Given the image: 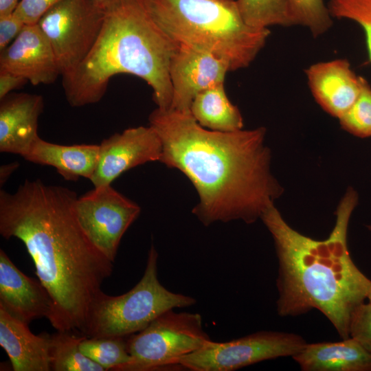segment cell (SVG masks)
<instances>
[{
    "instance_id": "obj_12",
    "label": "cell",
    "mask_w": 371,
    "mask_h": 371,
    "mask_svg": "<svg viewBox=\"0 0 371 371\" xmlns=\"http://www.w3.org/2000/svg\"><path fill=\"white\" fill-rule=\"evenodd\" d=\"M228 64L204 51L184 45L179 47L170 65L172 99L170 109L190 112L192 100L201 91L224 83Z\"/></svg>"
},
{
    "instance_id": "obj_21",
    "label": "cell",
    "mask_w": 371,
    "mask_h": 371,
    "mask_svg": "<svg viewBox=\"0 0 371 371\" xmlns=\"http://www.w3.org/2000/svg\"><path fill=\"white\" fill-rule=\"evenodd\" d=\"M85 335L71 331H57L50 335L51 370L53 371H105L99 364L86 357L80 349Z\"/></svg>"
},
{
    "instance_id": "obj_15",
    "label": "cell",
    "mask_w": 371,
    "mask_h": 371,
    "mask_svg": "<svg viewBox=\"0 0 371 371\" xmlns=\"http://www.w3.org/2000/svg\"><path fill=\"white\" fill-rule=\"evenodd\" d=\"M52 299L39 280L27 276L0 249V306L20 321L29 324L48 317Z\"/></svg>"
},
{
    "instance_id": "obj_32",
    "label": "cell",
    "mask_w": 371,
    "mask_h": 371,
    "mask_svg": "<svg viewBox=\"0 0 371 371\" xmlns=\"http://www.w3.org/2000/svg\"><path fill=\"white\" fill-rule=\"evenodd\" d=\"M17 162L2 165L0 168L1 185L3 184L12 175V173L19 167Z\"/></svg>"
},
{
    "instance_id": "obj_16",
    "label": "cell",
    "mask_w": 371,
    "mask_h": 371,
    "mask_svg": "<svg viewBox=\"0 0 371 371\" xmlns=\"http://www.w3.org/2000/svg\"><path fill=\"white\" fill-rule=\"evenodd\" d=\"M44 107L41 95L10 93L0 102V151L24 157L39 137L38 120Z\"/></svg>"
},
{
    "instance_id": "obj_6",
    "label": "cell",
    "mask_w": 371,
    "mask_h": 371,
    "mask_svg": "<svg viewBox=\"0 0 371 371\" xmlns=\"http://www.w3.org/2000/svg\"><path fill=\"white\" fill-rule=\"evenodd\" d=\"M158 253L151 245L144 275L128 292L112 296L101 291L93 299L82 330L91 337H127L144 329L163 313L192 306L195 299L166 289L157 273Z\"/></svg>"
},
{
    "instance_id": "obj_19",
    "label": "cell",
    "mask_w": 371,
    "mask_h": 371,
    "mask_svg": "<svg viewBox=\"0 0 371 371\" xmlns=\"http://www.w3.org/2000/svg\"><path fill=\"white\" fill-rule=\"evenodd\" d=\"M99 153L100 145H60L39 137L23 158L55 168L66 181H77L79 177L90 180L95 172Z\"/></svg>"
},
{
    "instance_id": "obj_30",
    "label": "cell",
    "mask_w": 371,
    "mask_h": 371,
    "mask_svg": "<svg viewBox=\"0 0 371 371\" xmlns=\"http://www.w3.org/2000/svg\"><path fill=\"white\" fill-rule=\"evenodd\" d=\"M27 82L25 78L13 73L0 71V100Z\"/></svg>"
},
{
    "instance_id": "obj_14",
    "label": "cell",
    "mask_w": 371,
    "mask_h": 371,
    "mask_svg": "<svg viewBox=\"0 0 371 371\" xmlns=\"http://www.w3.org/2000/svg\"><path fill=\"white\" fill-rule=\"evenodd\" d=\"M305 74L317 104L337 119L355 102L365 80L353 71L344 58L312 64L306 69Z\"/></svg>"
},
{
    "instance_id": "obj_1",
    "label": "cell",
    "mask_w": 371,
    "mask_h": 371,
    "mask_svg": "<svg viewBox=\"0 0 371 371\" xmlns=\"http://www.w3.org/2000/svg\"><path fill=\"white\" fill-rule=\"evenodd\" d=\"M76 193L40 179L14 193L0 191V234L16 238L33 260L52 302L47 318L57 331L82 330L113 262L90 241L75 213Z\"/></svg>"
},
{
    "instance_id": "obj_13",
    "label": "cell",
    "mask_w": 371,
    "mask_h": 371,
    "mask_svg": "<svg viewBox=\"0 0 371 371\" xmlns=\"http://www.w3.org/2000/svg\"><path fill=\"white\" fill-rule=\"evenodd\" d=\"M0 71L22 76L33 85L53 83L61 76L51 45L37 23L25 24L0 51Z\"/></svg>"
},
{
    "instance_id": "obj_29",
    "label": "cell",
    "mask_w": 371,
    "mask_h": 371,
    "mask_svg": "<svg viewBox=\"0 0 371 371\" xmlns=\"http://www.w3.org/2000/svg\"><path fill=\"white\" fill-rule=\"evenodd\" d=\"M25 25L14 13L0 17V51L14 41Z\"/></svg>"
},
{
    "instance_id": "obj_18",
    "label": "cell",
    "mask_w": 371,
    "mask_h": 371,
    "mask_svg": "<svg viewBox=\"0 0 371 371\" xmlns=\"http://www.w3.org/2000/svg\"><path fill=\"white\" fill-rule=\"evenodd\" d=\"M293 359L304 371H371V355L351 337L306 343Z\"/></svg>"
},
{
    "instance_id": "obj_5",
    "label": "cell",
    "mask_w": 371,
    "mask_h": 371,
    "mask_svg": "<svg viewBox=\"0 0 371 371\" xmlns=\"http://www.w3.org/2000/svg\"><path fill=\"white\" fill-rule=\"evenodd\" d=\"M152 16L179 45L210 53L230 71L247 67L265 47L269 29L243 19L236 0H146Z\"/></svg>"
},
{
    "instance_id": "obj_7",
    "label": "cell",
    "mask_w": 371,
    "mask_h": 371,
    "mask_svg": "<svg viewBox=\"0 0 371 371\" xmlns=\"http://www.w3.org/2000/svg\"><path fill=\"white\" fill-rule=\"evenodd\" d=\"M211 340L199 313L170 309L128 336L132 361L122 371H148L179 366V360Z\"/></svg>"
},
{
    "instance_id": "obj_17",
    "label": "cell",
    "mask_w": 371,
    "mask_h": 371,
    "mask_svg": "<svg viewBox=\"0 0 371 371\" xmlns=\"http://www.w3.org/2000/svg\"><path fill=\"white\" fill-rule=\"evenodd\" d=\"M50 344V335L33 334L28 324L0 306V346L14 371L52 370Z\"/></svg>"
},
{
    "instance_id": "obj_31",
    "label": "cell",
    "mask_w": 371,
    "mask_h": 371,
    "mask_svg": "<svg viewBox=\"0 0 371 371\" xmlns=\"http://www.w3.org/2000/svg\"><path fill=\"white\" fill-rule=\"evenodd\" d=\"M19 1L20 0H0V17L14 13Z\"/></svg>"
},
{
    "instance_id": "obj_9",
    "label": "cell",
    "mask_w": 371,
    "mask_h": 371,
    "mask_svg": "<svg viewBox=\"0 0 371 371\" xmlns=\"http://www.w3.org/2000/svg\"><path fill=\"white\" fill-rule=\"evenodd\" d=\"M300 335L261 330L225 342L210 340L179 365L192 371H232L265 360L291 357L306 344Z\"/></svg>"
},
{
    "instance_id": "obj_3",
    "label": "cell",
    "mask_w": 371,
    "mask_h": 371,
    "mask_svg": "<svg viewBox=\"0 0 371 371\" xmlns=\"http://www.w3.org/2000/svg\"><path fill=\"white\" fill-rule=\"evenodd\" d=\"M357 203V192L349 188L337 207L334 227L324 240L294 229L274 205L262 213L260 219L271 235L278 260L276 304L280 316L317 309L341 339L349 337L351 313L371 289V280L354 263L348 248V224Z\"/></svg>"
},
{
    "instance_id": "obj_34",
    "label": "cell",
    "mask_w": 371,
    "mask_h": 371,
    "mask_svg": "<svg viewBox=\"0 0 371 371\" xmlns=\"http://www.w3.org/2000/svg\"><path fill=\"white\" fill-rule=\"evenodd\" d=\"M367 300H368V302H371V289L368 294Z\"/></svg>"
},
{
    "instance_id": "obj_2",
    "label": "cell",
    "mask_w": 371,
    "mask_h": 371,
    "mask_svg": "<svg viewBox=\"0 0 371 371\" xmlns=\"http://www.w3.org/2000/svg\"><path fill=\"white\" fill-rule=\"evenodd\" d=\"M148 121L161 142L159 161L180 170L195 188L199 201L192 213L205 226L252 223L282 193L271 171L264 127L214 131L201 126L190 111L157 107Z\"/></svg>"
},
{
    "instance_id": "obj_25",
    "label": "cell",
    "mask_w": 371,
    "mask_h": 371,
    "mask_svg": "<svg viewBox=\"0 0 371 371\" xmlns=\"http://www.w3.org/2000/svg\"><path fill=\"white\" fill-rule=\"evenodd\" d=\"M338 120L341 127L350 134L371 137V86L366 79L355 102Z\"/></svg>"
},
{
    "instance_id": "obj_35",
    "label": "cell",
    "mask_w": 371,
    "mask_h": 371,
    "mask_svg": "<svg viewBox=\"0 0 371 371\" xmlns=\"http://www.w3.org/2000/svg\"><path fill=\"white\" fill-rule=\"evenodd\" d=\"M367 227H368V230L371 232V225H368L367 226Z\"/></svg>"
},
{
    "instance_id": "obj_22",
    "label": "cell",
    "mask_w": 371,
    "mask_h": 371,
    "mask_svg": "<svg viewBox=\"0 0 371 371\" xmlns=\"http://www.w3.org/2000/svg\"><path fill=\"white\" fill-rule=\"evenodd\" d=\"M81 352L106 370L122 371L132 361L125 337H86Z\"/></svg>"
},
{
    "instance_id": "obj_11",
    "label": "cell",
    "mask_w": 371,
    "mask_h": 371,
    "mask_svg": "<svg viewBox=\"0 0 371 371\" xmlns=\"http://www.w3.org/2000/svg\"><path fill=\"white\" fill-rule=\"evenodd\" d=\"M162 144L150 126L128 128L100 144L98 164L90 181L94 187L111 185L124 172L150 161H159Z\"/></svg>"
},
{
    "instance_id": "obj_26",
    "label": "cell",
    "mask_w": 371,
    "mask_h": 371,
    "mask_svg": "<svg viewBox=\"0 0 371 371\" xmlns=\"http://www.w3.org/2000/svg\"><path fill=\"white\" fill-rule=\"evenodd\" d=\"M327 6L333 18L350 20L361 27L371 62V0H329Z\"/></svg>"
},
{
    "instance_id": "obj_27",
    "label": "cell",
    "mask_w": 371,
    "mask_h": 371,
    "mask_svg": "<svg viewBox=\"0 0 371 371\" xmlns=\"http://www.w3.org/2000/svg\"><path fill=\"white\" fill-rule=\"evenodd\" d=\"M349 337L357 341L371 355V302L360 304L351 313Z\"/></svg>"
},
{
    "instance_id": "obj_23",
    "label": "cell",
    "mask_w": 371,
    "mask_h": 371,
    "mask_svg": "<svg viewBox=\"0 0 371 371\" xmlns=\"http://www.w3.org/2000/svg\"><path fill=\"white\" fill-rule=\"evenodd\" d=\"M245 21L257 29L295 25L285 0H236Z\"/></svg>"
},
{
    "instance_id": "obj_20",
    "label": "cell",
    "mask_w": 371,
    "mask_h": 371,
    "mask_svg": "<svg viewBox=\"0 0 371 371\" xmlns=\"http://www.w3.org/2000/svg\"><path fill=\"white\" fill-rule=\"evenodd\" d=\"M190 111L203 127L219 132H234L243 128L239 109L228 98L224 83L218 84L199 93Z\"/></svg>"
},
{
    "instance_id": "obj_33",
    "label": "cell",
    "mask_w": 371,
    "mask_h": 371,
    "mask_svg": "<svg viewBox=\"0 0 371 371\" xmlns=\"http://www.w3.org/2000/svg\"><path fill=\"white\" fill-rule=\"evenodd\" d=\"M99 8L106 11L119 0H89Z\"/></svg>"
},
{
    "instance_id": "obj_8",
    "label": "cell",
    "mask_w": 371,
    "mask_h": 371,
    "mask_svg": "<svg viewBox=\"0 0 371 371\" xmlns=\"http://www.w3.org/2000/svg\"><path fill=\"white\" fill-rule=\"evenodd\" d=\"M105 11L89 0H61L37 24L54 51L62 77L85 60L102 30Z\"/></svg>"
},
{
    "instance_id": "obj_28",
    "label": "cell",
    "mask_w": 371,
    "mask_h": 371,
    "mask_svg": "<svg viewBox=\"0 0 371 371\" xmlns=\"http://www.w3.org/2000/svg\"><path fill=\"white\" fill-rule=\"evenodd\" d=\"M61 0H20L14 13L25 24H36L42 16Z\"/></svg>"
},
{
    "instance_id": "obj_4",
    "label": "cell",
    "mask_w": 371,
    "mask_h": 371,
    "mask_svg": "<svg viewBox=\"0 0 371 371\" xmlns=\"http://www.w3.org/2000/svg\"><path fill=\"white\" fill-rule=\"evenodd\" d=\"M178 47L155 21L146 0H119L105 11L102 30L87 57L62 77L66 99L74 107L97 103L113 76L128 74L152 88L157 108L168 109L172 99L170 65Z\"/></svg>"
},
{
    "instance_id": "obj_24",
    "label": "cell",
    "mask_w": 371,
    "mask_h": 371,
    "mask_svg": "<svg viewBox=\"0 0 371 371\" xmlns=\"http://www.w3.org/2000/svg\"><path fill=\"white\" fill-rule=\"evenodd\" d=\"M295 25L307 28L314 37L327 32L333 17L324 0H285Z\"/></svg>"
},
{
    "instance_id": "obj_10",
    "label": "cell",
    "mask_w": 371,
    "mask_h": 371,
    "mask_svg": "<svg viewBox=\"0 0 371 371\" xmlns=\"http://www.w3.org/2000/svg\"><path fill=\"white\" fill-rule=\"evenodd\" d=\"M77 220L92 244L114 263L120 240L141 207L111 185L94 187L75 203Z\"/></svg>"
}]
</instances>
